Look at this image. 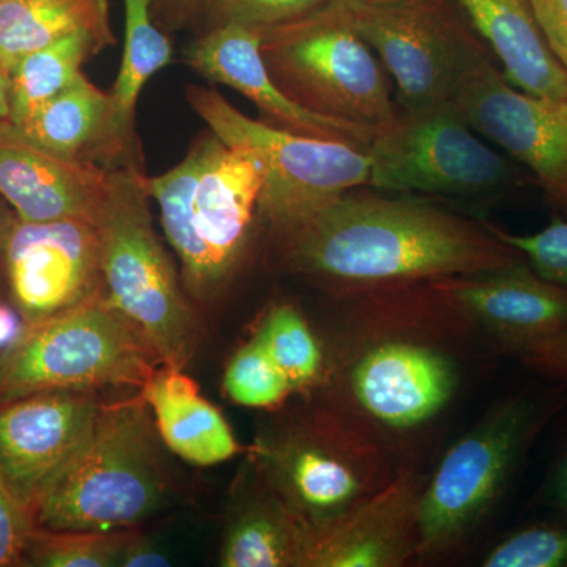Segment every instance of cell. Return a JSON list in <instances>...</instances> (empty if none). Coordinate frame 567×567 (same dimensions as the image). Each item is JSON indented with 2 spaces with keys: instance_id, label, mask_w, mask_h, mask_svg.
Instances as JSON below:
<instances>
[{
  "instance_id": "obj_1",
  "label": "cell",
  "mask_w": 567,
  "mask_h": 567,
  "mask_svg": "<svg viewBox=\"0 0 567 567\" xmlns=\"http://www.w3.org/2000/svg\"><path fill=\"white\" fill-rule=\"evenodd\" d=\"M275 237L287 270L349 297L527 262L487 223L365 188L339 194Z\"/></svg>"
},
{
  "instance_id": "obj_2",
  "label": "cell",
  "mask_w": 567,
  "mask_h": 567,
  "mask_svg": "<svg viewBox=\"0 0 567 567\" xmlns=\"http://www.w3.org/2000/svg\"><path fill=\"white\" fill-rule=\"evenodd\" d=\"M364 300L369 323L347 344L338 369L341 410L377 443L415 435L440 420L464 382L456 352L420 323L425 309L424 282L354 295ZM330 382V380H328Z\"/></svg>"
},
{
  "instance_id": "obj_3",
  "label": "cell",
  "mask_w": 567,
  "mask_h": 567,
  "mask_svg": "<svg viewBox=\"0 0 567 567\" xmlns=\"http://www.w3.org/2000/svg\"><path fill=\"white\" fill-rule=\"evenodd\" d=\"M145 188L158 204L186 292L197 303H212L234 278L259 213V163L212 133L173 169L145 177Z\"/></svg>"
},
{
  "instance_id": "obj_4",
  "label": "cell",
  "mask_w": 567,
  "mask_h": 567,
  "mask_svg": "<svg viewBox=\"0 0 567 567\" xmlns=\"http://www.w3.org/2000/svg\"><path fill=\"white\" fill-rule=\"evenodd\" d=\"M142 390L104 401L87 443L35 509L52 532H121L166 506L171 476Z\"/></svg>"
},
{
  "instance_id": "obj_5",
  "label": "cell",
  "mask_w": 567,
  "mask_h": 567,
  "mask_svg": "<svg viewBox=\"0 0 567 567\" xmlns=\"http://www.w3.org/2000/svg\"><path fill=\"white\" fill-rule=\"evenodd\" d=\"M148 200L140 167L111 169L110 193L96 221L104 295L162 364L185 369L200 344L203 327L153 227Z\"/></svg>"
},
{
  "instance_id": "obj_6",
  "label": "cell",
  "mask_w": 567,
  "mask_h": 567,
  "mask_svg": "<svg viewBox=\"0 0 567 567\" xmlns=\"http://www.w3.org/2000/svg\"><path fill=\"white\" fill-rule=\"evenodd\" d=\"M162 364L136 327L103 292L25 324L0 352V404L54 390H142Z\"/></svg>"
},
{
  "instance_id": "obj_7",
  "label": "cell",
  "mask_w": 567,
  "mask_h": 567,
  "mask_svg": "<svg viewBox=\"0 0 567 567\" xmlns=\"http://www.w3.org/2000/svg\"><path fill=\"white\" fill-rule=\"evenodd\" d=\"M260 31L268 73L295 103L374 130L398 117L386 70L336 0Z\"/></svg>"
},
{
  "instance_id": "obj_8",
  "label": "cell",
  "mask_w": 567,
  "mask_h": 567,
  "mask_svg": "<svg viewBox=\"0 0 567 567\" xmlns=\"http://www.w3.org/2000/svg\"><path fill=\"white\" fill-rule=\"evenodd\" d=\"M249 453L257 475L309 535L346 516L394 477L385 447L336 410L260 436Z\"/></svg>"
},
{
  "instance_id": "obj_9",
  "label": "cell",
  "mask_w": 567,
  "mask_h": 567,
  "mask_svg": "<svg viewBox=\"0 0 567 567\" xmlns=\"http://www.w3.org/2000/svg\"><path fill=\"white\" fill-rule=\"evenodd\" d=\"M557 405L514 395L458 439L423 486L416 561L451 554L486 520Z\"/></svg>"
},
{
  "instance_id": "obj_10",
  "label": "cell",
  "mask_w": 567,
  "mask_h": 567,
  "mask_svg": "<svg viewBox=\"0 0 567 567\" xmlns=\"http://www.w3.org/2000/svg\"><path fill=\"white\" fill-rule=\"evenodd\" d=\"M186 99L215 136L259 163L264 174L259 213L275 235L339 194L369 186L371 156L364 148L254 121L213 89L192 85Z\"/></svg>"
},
{
  "instance_id": "obj_11",
  "label": "cell",
  "mask_w": 567,
  "mask_h": 567,
  "mask_svg": "<svg viewBox=\"0 0 567 567\" xmlns=\"http://www.w3.org/2000/svg\"><path fill=\"white\" fill-rule=\"evenodd\" d=\"M375 192L486 200L527 185L528 175L477 136L453 104L399 111L368 147Z\"/></svg>"
},
{
  "instance_id": "obj_12",
  "label": "cell",
  "mask_w": 567,
  "mask_h": 567,
  "mask_svg": "<svg viewBox=\"0 0 567 567\" xmlns=\"http://www.w3.org/2000/svg\"><path fill=\"white\" fill-rule=\"evenodd\" d=\"M336 2L393 78L402 111L451 104L466 70L486 50L443 0Z\"/></svg>"
},
{
  "instance_id": "obj_13",
  "label": "cell",
  "mask_w": 567,
  "mask_h": 567,
  "mask_svg": "<svg viewBox=\"0 0 567 567\" xmlns=\"http://www.w3.org/2000/svg\"><path fill=\"white\" fill-rule=\"evenodd\" d=\"M451 104L477 134L528 167L548 200L567 213V103L520 91L484 50Z\"/></svg>"
},
{
  "instance_id": "obj_14",
  "label": "cell",
  "mask_w": 567,
  "mask_h": 567,
  "mask_svg": "<svg viewBox=\"0 0 567 567\" xmlns=\"http://www.w3.org/2000/svg\"><path fill=\"white\" fill-rule=\"evenodd\" d=\"M2 274L7 300L25 324L84 303L104 290L99 227L85 219L31 223L14 215Z\"/></svg>"
},
{
  "instance_id": "obj_15",
  "label": "cell",
  "mask_w": 567,
  "mask_h": 567,
  "mask_svg": "<svg viewBox=\"0 0 567 567\" xmlns=\"http://www.w3.org/2000/svg\"><path fill=\"white\" fill-rule=\"evenodd\" d=\"M102 391L54 390L0 404V476L25 509L66 472L102 412Z\"/></svg>"
},
{
  "instance_id": "obj_16",
  "label": "cell",
  "mask_w": 567,
  "mask_h": 567,
  "mask_svg": "<svg viewBox=\"0 0 567 567\" xmlns=\"http://www.w3.org/2000/svg\"><path fill=\"white\" fill-rule=\"evenodd\" d=\"M461 319L503 349L522 354L567 328V289L537 275L527 262L484 274L425 282Z\"/></svg>"
},
{
  "instance_id": "obj_17",
  "label": "cell",
  "mask_w": 567,
  "mask_h": 567,
  "mask_svg": "<svg viewBox=\"0 0 567 567\" xmlns=\"http://www.w3.org/2000/svg\"><path fill=\"white\" fill-rule=\"evenodd\" d=\"M262 31L240 24H219L194 41L186 62L218 84L251 100L268 123L309 136L349 142L368 151L379 130L317 114L295 103L278 87L265 65Z\"/></svg>"
},
{
  "instance_id": "obj_18",
  "label": "cell",
  "mask_w": 567,
  "mask_h": 567,
  "mask_svg": "<svg viewBox=\"0 0 567 567\" xmlns=\"http://www.w3.org/2000/svg\"><path fill=\"white\" fill-rule=\"evenodd\" d=\"M423 481L393 480L333 524L309 535L303 567H399L417 558Z\"/></svg>"
},
{
  "instance_id": "obj_19",
  "label": "cell",
  "mask_w": 567,
  "mask_h": 567,
  "mask_svg": "<svg viewBox=\"0 0 567 567\" xmlns=\"http://www.w3.org/2000/svg\"><path fill=\"white\" fill-rule=\"evenodd\" d=\"M110 183L111 169L54 155L0 121V197L22 221L96 224Z\"/></svg>"
},
{
  "instance_id": "obj_20",
  "label": "cell",
  "mask_w": 567,
  "mask_h": 567,
  "mask_svg": "<svg viewBox=\"0 0 567 567\" xmlns=\"http://www.w3.org/2000/svg\"><path fill=\"white\" fill-rule=\"evenodd\" d=\"M142 394L159 440L182 461L212 466L244 453L221 410L200 394L185 369L159 364Z\"/></svg>"
},
{
  "instance_id": "obj_21",
  "label": "cell",
  "mask_w": 567,
  "mask_h": 567,
  "mask_svg": "<svg viewBox=\"0 0 567 567\" xmlns=\"http://www.w3.org/2000/svg\"><path fill=\"white\" fill-rule=\"evenodd\" d=\"M249 473L235 488L218 565L303 567L309 529L252 465Z\"/></svg>"
},
{
  "instance_id": "obj_22",
  "label": "cell",
  "mask_w": 567,
  "mask_h": 567,
  "mask_svg": "<svg viewBox=\"0 0 567 567\" xmlns=\"http://www.w3.org/2000/svg\"><path fill=\"white\" fill-rule=\"evenodd\" d=\"M498 59L507 81L539 99L567 103V71L548 50L532 0H456Z\"/></svg>"
},
{
  "instance_id": "obj_23",
  "label": "cell",
  "mask_w": 567,
  "mask_h": 567,
  "mask_svg": "<svg viewBox=\"0 0 567 567\" xmlns=\"http://www.w3.org/2000/svg\"><path fill=\"white\" fill-rule=\"evenodd\" d=\"M125 2V48L110 92L111 117L104 167L137 166L136 106L145 84L173 62V47L152 21L153 0Z\"/></svg>"
},
{
  "instance_id": "obj_24",
  "label": "cell",
  "mask_w": 567,
  "mask_h": 567,
  "mask_svg": "<svg viewBox=\"0 0 567 567\" xmlns=\"http://www.w3.org/2000/svg\"><path fill=\"white\" fill-rule=\"evenodd\" d=\"M110 117V93L96 87L81 73L28 122L11 125L44 151L73 162L104 167Z\"/></svg>"
},
{
  "instance_id": "obj_25",
  "label": "cell",
  "mask_w": 567,
  "mask_h": 567,
  "mask_svg": "<svg viewBox=\"0 0 567 567\" xmlns=\"http://www.w3.org/2000/svg\"><path fill=\"white\" fill-rule=\"evenodd\" d=\"M78 31L115 40L110 0H0V62L9 71L24 55Z\"/></svg>"
},
{
  "instance_id": "obj_26",
  "label": "cell",
  "mask_w": 567,
  "mask_h": 567,
  "mask_svg": "<svg viewBox=\"0 0 567 567\" xmlns=\"http://www.w3.org/2000/svg\"><path fill=\"white\" fill-rule=\"evenodd\" d=\"M115 40L92 31H78L24 55L10 71V117L22 125L82 73L92 55Z\"/></svg>"
},
{
  "instance_id": "obj_27",
  "label": "cell",
  "mask_w": 567,
  "mask_h": 567,
  "mask_svg": "<svg viewBox=\"0 0 567 567\" xmlns=\"http://www.w3.org/2000/svg\"><path fill=\"white\" fill-rule=\"evenodd\" d=\"M252 334L287 377L293 394H309L328 385L330 358L300 309L290 303L271 305Z\"/></svg>"
},
{
  "instance_id": "obj_28",
  "label": "cell",
  "mask_w": 567,
  "mask_h": 567,
  "mask_svg": "<svg viewBox=\"0 0 567 567\" xmlns=\"http://www.w3.org/2000/svg\"><path fill=\"white\" fill-rule=\"evenodd\" d=\"M132 529L121 532H52L33 528L24 566L121 567Z\"/></svg>"
},
{
  "instance_id": "obj_29",
  "label": "cell",
  "mask_w": 567,
  "mask_h": 567,
  "mask_svg": "<svg viewBox=\"0 0 567 567\" xmlns=\"http://www.w3.org/2000/svg\"><path fill=\"white\" fill-rule=\"evenodd\" d=\"M223 388L234 404L254 410L281 409L293 394L289 380L254 334L230 357Z\"/></svg>"
},
{
  "instance_id": "obj_30",
  "label": "cell",
  "mask_w": 567,
  "mask_h": 567,
  "mask_svg": "<svg viewBox=\"0 0 567 567\" xmlns=\"http://www.w3.org/2000/svg\"><path fill=\"white\" fill-rule=\"evenodd\" d=\"M481 566L567 567V522L518 529L491 548Z\"/></svg>"
},
{
  "instance_id": "obj_31",
  "label": "cell",
  "mask_w": 567,
  "mask_h": 567,
  "mask_svg": "<svg viewBox=\"0 0 567 567\" xmlns=\"http://www.w3.org/2000/svg\"><path fill=\"white\" fill-rule=\"evenodd\" d=\"M492 230L506 245L522 254L529 267L548 281L567 289V221L555 219L535 234H511L487 223Z\"/></svg>"
},
{
  "instance_id": "obj_32",
  "label": "cell",
  "mask_w": 567,
  "mask_h": 567,
  "mask_svg": "<svg viewBox=\"0 0 567 567\" xmlns=\"http://www.w3.org/2000/svg\"><path fill=\"white\" fill-rule=\"evenodd\" d=\"M331 0H213V14L219 24L268 29L305 17Z\"/></svg>"
},
{
  "instance_id": "obj_33",
  "label": "cell",
  "mask_w": 567,
  "mask_h": 567,
  "mask_svg": "<svg viewBox=\"0 0 567 567\" xmlns=\"http://www.w3.org/2000/svg\"><path fill=\"white\" fill-rule=\"evenodd\" d=\"M35 528L31 511L11 494L0 476V567L24 566L25 548Z\"/></svg>"
},
{
  "instance_id": "obj_34",
  "label": "cell",
  "mask_w": 567,
  "mask_h": 567,
  "mask_svg": "<svg viewBox=\"0 0 567 567\" xmlns=\"http://www.w3.org/2000/svg\"><path fill=\"white\" fill-rule=\"evenodd\" d=\"M532 7L548 50L567 71V0H532Z\"/></svg>"
},
{
  "instance_id": "obj_35",
  "label": "cell",
  "mask_w": 567,
  "mask_h": 567,
  "mask_svg": "<svg viewBox=\"0 0 567 567\" xmlns=\"http://www.w3.org/2000/svg\"><path fill=\"white\" fill-rule=\"evenodd\" d=\"M522 361L539 374L567 380V328L543 339L520 354Z\"/></svg>"
},
{
  "instance_id": "obj_36",
  "label": "cell",
  "mask_w": 567,
  "mask_h": 567,
  "mask_svg": "<svg viewBox=\"0 0 567 567\" xmlns=\"http://www.w3.org/2000/svg\"><path fill=\"white\" fill-rule=\"evenodd\" d=\"M171 566V559L151 543L137 528H134L126 543L121 567Z\"/></svg>"
},
{
  "instance_id": "obj_37",
  "label": "cell",
  "mask_w": 567,
  "mask_h": 567,
  "mask_svg": "<svg viewBox=\"0 0 567 567\" xmlns=\"http://www.w3.org/2000/svg\"><path fill=\"white\" fill-rule=\"evenodd\" d=\"M25 323L7 298L0 300V352L20 339Z\"/></svg>"
},
{
  "instance_id": "obj_38",
  "label": "cell",
  "mask_w": 567,
  "mask_h": 567,
  "mask_svg": "<svg viewBox=\"0 0 567 567\" xmlns=\"http://www.w3.org/2000/svg\"><path fill=\"white\" fill-rule=\"evenodd\" d=\"M550 495L555 506L567 517V454L551 480Z\"/></svg>"
},
{
  "instance_id": "obj_39",
  "label": "cell",
  "mask_w": 567,
  "mask_h": 567,
  "mask_svg": "<svg viewBox=\"0 0 567 567\" xmlns=\"http://www.w3.org/2000/svg\"><path fill=\"white\" fill-rule=\"evenodd\" d=\"M14 213L10 212L9 208L0 203V300H3L6 297V286H3V274H2V256H3V246H6L7 234H9V229L11 226V221H13Z\"/></svg>"
},
{
  "instance_id": "obj_40",
  "label": "cell",
  "mask_w": 567,
  "mask_h": 567,
  "mask_svg": "<svg viewBox=\"0 0 567 567\" xmlns=\"http://www.w3.org/2000/svg\"><path fill=\"white\" fill-rule=\"evenodd\" d=\"M10 71L0 62V121H9L10 117Z\"/></svg>"
},
{
  "instance_id": "obj_41",
  "label": "cell",
  "mask_w": 567,
  "mask_h": 567,
  "mask_svg": "<svg viewBox=\"0 0 567 567\" xmlns=\"http://www.w3.org/2000/svg\"><path fill=\"white\" fill-rule=\"evenodd\" d=\"M342 2L364 3V6H380V3H393L399 0H342Z\"/></svg>"
},
{
  "instance_id": "obj_42",
  "label": "cell",
  "mask_w": 567,
  "mask_h": 567,
  "mask_svg": "<svg viewBox=\"0 0 567 567\" xmlns=\"http://www.w3.org/2000/svg\"><path fill=\"white\" fill-rule=\"evenodd\" d=\"M194 2H213V0H194Z\"/></svg>"
}]
</instances>
